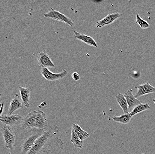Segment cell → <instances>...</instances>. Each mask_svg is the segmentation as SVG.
I'll return each mask as SVG.
<instances>
[{
	"mask_svg": "<svg viewBox=\"0 0 155 154\" xmlns=\"http://www.w3.org/2000/svg\"><path fill=\"white\" fill-rule=\"evenodd\" d=\"M43 16L46 18L52 19L61 22H64L71 27H73L74 25V23L70 18L64 14L60 13L59 11L55 10L52 8H50L47 13L43 14Z\"/></svg>",
	"mask_w": 155,
	"mask_h": 154,
	"instance_id": "4",
	"label": "cell"
},
{
	"mask_svg": "<svg viewBox=\"0 0 155 154\" xmlns=\"http://www.w3.org/2000/svg\"><path fill=\"white\" fill-rule=\"evenodd\" d=\"M135 88L137 89L135 96L137 98L148 94L155 93V88L148 83V81L145 83L138 85Z\"/></svg>",
	"mask_w": 155,
	"mask_h": 154,
	"instance_id": "10",
	"label": "cell"
},
{
	"mask_svg": "<svg viewBox=\"0 0 155 154\" xmlns=\"http://www.w3.org/2000/svg\"><path fill=\"white\" fill-rule=\"evenodd\" d=\"M150 108V106L147 103L140 104L133 108L131 112H130V114L131 116L133 117L136 115L141 113L147 110Z\"/></svg>",
	"mask_w": 155,
	"mask_h": 154,
	"instance_id": "19",
	"label": "cell"
},
{
	"mask_svg": "<svg viewBox=\"0 0 155 154\" xmlns=\"http://www.w3.org/2000/svg\"><path fill=\"white\" fill-rule=\"evenodd\" d=\"M136 22L140 25L142 29H147L150 27V24L146 20L143 19L138 14H136Z\"/></svg>",
	"mask_w": 155,
	"mask_h": 154,
	"instance_id": "21",
	"label": "cell"
},
{
	"mask_svg": "<svg viewBox=\"0 0 155 154\" xmlns=\"http://www.w3.org/2000/svg\"><path fill=\"white\" fill-rule=\"evenodd\" d=\"M130 113L127 114H124L123 115L118 116H113L112 117V120L120 124H128L131 121V119L132 118Z\"/></svg>",
	"mask_w": 155,
	"mask_h": 154,
	"instance_id": "18",
	"label": "cell"
},
{
	"mask_svg": "<svg viewBox=\"0 0 155 154\" xmlns=\"http://www.w3.org/2000/svg\"><path fill=\"white\" fill-rule=\"evenodd\" d=\"M70 141L73 144L75 148H80V149L83 148L84 141L78 137L72 129H71Z\"/></svg>",
	"mask_w": 155,
	"mask_h": 154,
	"instance_id": "20",
	"label": "cell"
},
{
	"mask_svg": "<svg viewBox=\"0 0 155 154\" xmlns=\"http://www.w3.org/2000/svg\"><path fill=\"white\" fill-rule=\"evenodd\" d=\"M1 131L4 140L5 147L11 150L15 143V131H13L10 126L4 124L1 127Z\"/></svg>",
	"mask_w": 155,
	"mask_h": 154,
	"instance_id": "3",
	"label": "cell"
},
{
	"mask_svg": "<svg viewBox=\"0 0 155 154\" xmlns=\"http://www.w3.org/2000/svg\"><path fill=\"white\" fill-rule=\"evenodd\" d=\"M41 73L42 77L49 81H54L62 79L68 75V72L65 69L59 73H53L47 68H42L41 69Z\"/></svg>",
	"mask_w": 155,
	"mask_h": 154,
	"instance_id": "6",
	"label": "cell"
},
{
	"mask_svg": "<svg viewBox=\"0 0 155 154\" xmlns=\"http://www.w3.org/2000/svg\"><path fill=\"white\" fill-rule=\"evenodd\" d=\"M35 128L46 131L48 129V121L46 114L41 110L37 111Z\"/></svg>",
	"mask_w": 155,
	"mask_h": 154,
	"instance_id": "7",
	"label": "cell"
},
{
	"mask_svg": "<svg viewBox=\"0 0 155 154\" xmlns=\"http://www.w3.org/2000/svg\"></svg>",
	"mask_w": 155,
	"mask_h": 154,
	"instance_id": "24",
	"label": "cell"
},
{
	"mask_svg": "<svg viewBox=\"0 0 155 154\" xmlns=\"http://www.w3.org/2000/svg\"><path fill=\"white\" fill-rule=\"evenodd\" d=\"M74 38L76 40L81 41L89 46L98 48V44L92 37L86 35L83 33L78 32L77 31H74Z\"/></svg>",
	"mask_w": 155,
	"mask_h": 154,
	"instance_id": "13",
	"label": "cell"
},
{
	"mask_svg": "<svg viewBox=\"0 0 155 154\" xmlns=\"http://www.w3.org/2000/svg\"><path fill=\"white\" fill-rule=\"evenodd\" d=\"M124 95L128 104L129 110L133 109L138 105L141 104L140 101L136 98L132 93V89H130L125 92Z\"/></svg>",
	"mask_w": 155,
	"mask_h": 154,
	"instance_id": "14",
	"label": "cell"
},
{
	"mask_svg": "<svg viewBox=\"0 0 155 154\" xmlns=\"http://www.w3.org/2000/svg\"><path fill=\"white\" fill-rule=\"evenodd\" d=\"M72 129L74 131L76 135L82 141H84L85 140L90 137L89 134L87 131H85L78 125V124H73L72 126Z\"/></svg>",
	"mask_w": 155,
	"mask_h": 154,
	"instance_id": "17",
	"label": "cell"
},
{
	"mask_svg": "<svg viewBox=\"0 0 155 154\" xmlns=\"http://www.w3.org/2000/svg\"><path fill=\"white\" fill-rule=\"evenodd\" d=\"M24 106L21 97L18 94H15L10 100L8 110V114H13L16 111L23 108Z\"/></svg>",
	"mask_w": 155,
	"mask_h": 154,
	"instance_id": "12",
	"label": "cell"
},
{
	"mask_svg": "<svg viewBox=\"0 0 155 154\" xmlns=\"http://www.w3.org/2000/svg\"><path fill=\"white\" fill-rule=\"evenodd\" d=\"M23 119L21 115L14 114L2 115L0 117V121L3 124L10 127L21 125Z\"/></svg>",
	"mask_w": 155,
	"mask_h": 154,
	"instance_id": "5",
	"label": "cell"
},
{
	"mask_svg": "<svg viewBox=\"0 0 155 154\" xmlns=\"http://www.w3.org/2000/svg\"><path fill=\"white\" fill-rule=\"evenodd\" d=\"M19 90L20 93V97L24 106L26 108H29L30 106L31 90L29 88L22 87H20L19 88Z\"/></svg>",
	"mask_w": 155,
	"mask_h": 154,
	"instance_id": "15",
	"label": "cell"
},
{
	"mask_svg": "<svg viewBox=\"0 0 155 154\" xmlns=\"http://www.w3.org/2000/svg\"><path fill=\"white\" fill-rule=\"evenodd\" d=\"M72 78L74 80L78 81L80 79V75L76 72H74L71 75Z\"/></svg>",
	"mask_w": 155,
	"mask_h": 154,
	"instance_id": "22",
	"label": "cell"
},
{
	"mask_svg": "<svg viewBox=\"0 0 155 154\" xmlns=\"http://www.w3.org/2000/svg\"><path fill=\"white\" fill-rule=\"evenodd\" d=\"M122 14L120 13L116 12L112 14H108L107 16L99 20L96 23V27L97 28H101L104 27L106 25L112 24V23L116 21V20L122 17Z\"/></svg>",
	"mask_w": 155,
	"mask_h": 154,
	"instance_id": "9",
	"label": "cell"
},
{
	"mask_svg": "<svg viewBox=\"0 0 155 154\" xmlns=\"http://www.w3.org/2000/svg\"><path fill=\"white\" fill-rule=\"evenodd\" d=\"M36 58L38 64L41 68L55 67V65L51 59V57L47 54L46 50L40 52L38 56H37Z\"/></svg>",
	"mask_w": 155,
	"mask_h": 154,
	"instance_id": "8",
	"label": "cell"
},
{
	"mask_svg": "<svg viewBox=\"0 0 155 154\" xmlns=\"http://www.w3.org/2000/svg\"><path fill=\"white\" fill-rule=\"evenodd\" d=\"M37 111L34 110L24 117L23 121L21 125L22 128L31 129L35 128Z\"/></svg>",
	"mask_w": 155,
	"mask_h": 154,
	"instance_id": "11",
	"label": "cell"
},
{
	"mask_svg": "<svg viewBox=\"0 0 155 154\" xmlns=\"http://www.w3.org/2000/svg\"><path fill=\"white\" fill-rule=\"evenodd\" d=\"M58 132L56 125L49 127L38 139L27 154H51L54 150L63 146L64 143L62 139L55 137Z\"/></svg>",
	"mask_w": 155,
	"mask_h": 154,
	"instance_id": "1",
	"label": "cell"
},
{
	"mask_svg": "<svg viewBox=\"0 0 155 154\" xmlns=\"http://www.w3.org/2000/svg\"><path fill=\"white\" fill-rule=\"evenodd\" d=\"M116 101L121 108L124 113V114L129 113L128 104L127 102L125 97H124V95L121 93H118L116 96Z\"/></svg>",
	"mask_w": 155,
	"mask_h": 154,
	"instance_id": "16",
	"label": "cell"
},
{
	"mask_svg": "<svg viewBox=\"0 0 155 154\" xmlns=\"http://www.w3.org/2000/svg\"><path fill=\"white\" fill-rule=\"evenodd\" d=\"M153 102L154 103V104H155V99H153Z\"/></svg>",
	"mask_w": 155,
	"mask_h": 154,
	"instance_id": "23",
	"label": "cell"
},
{
	"mask_svg": "<svg viewBox=\"0 0 155 154\" xmlns=\"http://www.w3.org/2000/svg\"><path fill=\"white\" fill-rule=\"evenodd\" d=\"M45 131L37 128L26 129L20 127L15 131L16 140L9 154H27L37 140Z\"/></svg>",
	"mask_w": 155,
	"mask_h": 154,
	"instance_id": "2",
	"label": "cell"
}]
</instances>
